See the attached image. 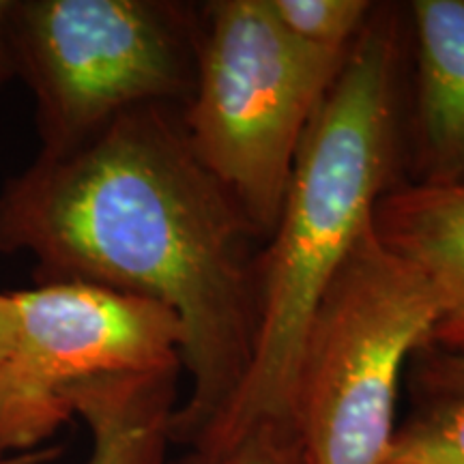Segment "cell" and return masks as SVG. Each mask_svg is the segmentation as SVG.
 <instances>
[{
    "label": "cell",
    "mask_w": 464,
    "mask_h": 464,
    "mask_svg": "<svg viewBox=\"0 0 464 464\" xmlns=\"http://www.w3.org/2000/svg\"><path fill=\"white\" fill-rule=\"evenodd\" d=\"M17 335V307L14 295L0 293V376H3L7 362L14 353Z\"/></svg>",
    "instance_id": "5bb4252c"
},
{
    "label": "cell",
    "mask_w": 464,
    "mask_h": 464,
    "mask_svg": "<svg viewBox=\"0 0 464 464\" xmlns=\"http://www.w3.org/2000/svg\"><path fill=\"white\" fill-rule=\"evenodd\" d=\"M381 241L420 265L445 297L430 344L464 353V183H396L376 202Z\"/></svg>",
    "instance_id": "ba28073f"
},
{
    "label": "cell",
    "mask_w": 464,
    "mask_h": 464,
    "mask_svg": "<svg viewBox=\"0 0 464 464\" xmlns=\"http://www.w3.org/2000/svg\"><path fill=\"white\" fill-rule=\"evenodd\" d=\"M181 368L100 376L65 393L91 432L86 464H168Z\"/></svg>",
    "instance_id": "9c48e42d"
},
{
    "label": "cell",
    "mask_w": 464,
    "mask_h": 464,
    "mask_svg": "<svg viewBox=\"0 0 464 464\" xmlns=\"http://www.w3.org/2000/svg\"><path fill=\"white\" fill-rule=\"evenodd\" d=\"M200 9L170 0H14L15 80L44 155L67 153L127 112L188 106Z\"/></svg>",
    "instance_id": "5b68a950"
},
{
    "label": "cell",
    "mask_w": 464,
    "mask_h": 464,
    "mask_svg": "<svg viewBox=\"0 0 464 464\" xmlns=\"http://www.w3.org/2000/svg\"><path fill=\"white\" fill-rule=\"evenodd\" d=\"M61 454V448H42L37 451H28V454H20V456H7L0 458V464H45L50 460H54Z\"/></svg>",
    "instance_id": "2e32d148"
},
{
    "label": "cell",
    "mask_w": 464,
    "mask_h": 464,
    "mask_svg": "<svg viewBox=\"0 0 464 464\" xmlns=\"http://www.w3.org/2000/svg\"><path fill=\"white\" fill-rule=\"evenodd\" d=\"M443 314L437 282L370 224L301 344L290 421L305 464H382L398 430L400 379Z\"/></svg>",
    "instance_id": "3957f363"
},
{
    "label": "cell",
    "mask_w": 464,
    "mask_h": 464,
    "mask_svg": "<svg viewBox=\"0 0 464 464\" xmlns=\"http://www.w3.org/2000/svg\"><path fill=\"white\" fill-rule=\"evenodd\" d=\"M183 110L150 106L0 188V254H28L34 286L84 282L170 307L189 392L172 443L198 445L239 390L258 324L263 235L200 164Z\"/></svg>",
    "instance_id": "6da1fadb"
},
{
    "label": "cell",
    "mask_w": 464,
    "mask_h": 464,
    "mask_svg": "<svg viewBox=\"0 0 464 464\" xmlns=\"http://www.w3.org/2000/svg\"><path fill=\"white\" fill-rule=\"evenodd\" d=\"M168 464H305L290 423H258L224 443L189 448Z\"/></svg>",
    "instance_id": "7c38bea8"
},
{
    "label": "cell",
    "mask_w": 464,
    "mask_h": 464,
    "mask_svg": "<svg viewBox=\"0 0 464 464\" xmlns=\"http://www.w3.org/2000/svg\"><path fill=\"white\" fill-rule=\"evenodd\" d=\"M382 464H464V400L417 406Z\"/></svg>",
    "instance_id": "8fae6325"
},
{
    "label": "cell",
    "mask_w": 464,
    "mask_h": 464,
    "mask_svg": "<svg viewBox=\"0 0 464 464\" xmlns=\"http://www.w3.org/2000/svg\"><path fill=\"white\" fill-rule=\"evenodd\" d=\"M290 37L324 54L346 56L376 5L368 0H266Z\"/></svg>",
    "instance_id": "30bf717a"
},
{
    "label": "cell",
    "mask_w": 464,
    "mask_h": 464,
    "mask_svg": "<svg viewBox=\"0 0 464 464\" xmlns=\"http://www.w3.org/2000/svg\"><path fill=\"white\" fill-rule=\"evenodd\" d=\"M417 404L464 400V353L426 344L409 363Z\"/></svg>",
    "instance_id": "4fadbf2b"
},
{
    "label": "cell",
    "mask_w": 464,
    "mask_h": 464,
    "mask_svg": "<svg viewBox=\"0 0 464 464\" xmlns=\"http://www.w3.org/2000/svg\"><path fill=\"white\" fill-rule=\"evenodd\" d=\"M14 295L17 335L0 376V458L45 448L73 420L78 382L181 368L185 332L170 307L84 282Z\"/></svg>",
    "instance_id": "8992f818"
},
{
    "label": "cell",
    "mask_w": 464,
    "mask_h": 464,
    "mask_svg": "<svg viewBox=\"0 0 464 464\" xmlns=\"http://www.w3.org/2000/svg\"><path fill=\"white\" fill-rule=\"evenodd\" d=\"M14 0H0V97L7 86L15 80L14 52H11L9 39V14Z\"/></svg>",
    "instance_id": "9a60e30c"
},
{
    "label": "cell",
    "mask_w": 464,
    "mask_h": 464,
    "mask_svg": "<svg viewBox=\"0 0 464 464\" xmlns=\"http://www.w3.org/2000/svg\"><path fill=\"white\" fill-rule=\"evenodd\" d=\"M400 11L376 5L307 127L277 224L260 254L258 324L235 398L194 448L258 423H290L310 318L376 202L393 188L400 123ZM189 450V448H188Z\"/></svg>",
    "instance_id": "7a4b0ae2"
},
{
    "label": "cell",
    "mask_w": 464,
    "mask_h": 464,
    "mask_svg": "<svg viewBox=\"0 0 464 464\" xmlns=\"http://www.w3.org/2000/svg\"><path fill=\"white\" fill-rule=\"evenodd\" d=\"M411 150L413 181L464 183V0H415Z\"/></svg>",
    "instance_id": "52a82bcc"
},
{
    "label": "cell",
    "mask_w": 464,
    "mask_h": 464,
    "mask_svg": "<svg viewBox=\"0 0 464 464\" xmlns=\"http://www.w3.org/2000/svg\"><path fill=\"white\" fill-rule=\"evenodd\" d=\"M344 58L290 37L266 0H216L200 9L183 127L196 158L265 241L307 127Z\"/></svg>",
    "instance_id": "277c9868"
}]
</instances>
